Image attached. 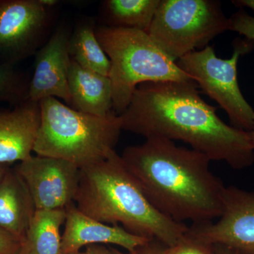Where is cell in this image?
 <instances>
[{
  "label": "cell",
  "mask_w": 254,
  "mask_h": 254,
  "mask_svg": "<svg viewBox=\"0 0 254 254\" xmlns=\"http://www.w3.org/2000/svg\"><path fill=\"white\" fill-rule=\"evenodd\" d=\"M40 0H0V58L11 64L33 53L48 21Z\"/></svg>",
  "instance_id": "30bf717a"
},
{
  "label": "cell",
  "mask_w": 254,
  "mask_h": 254,
  "mask_svg": "<svg viewBox=\"0 0 254 254\" xmlns=\"http://www.w3.org/2000/svg\"><path fill=\"white\" fill-rule=\"evenodd\" d=\"M14 170L27 186L36 210L65 209L74 202L80 175L74 164L36 155Z\"/></svg>",
  "instance_id": "9c48e42d"
},
{
  "label": "cell",
  "mask_w": 254,
  "mask_h": 254,
  "mask_svg": "<svg viewBox=\"0 0 254 254\" xmlns=\"http://www.w3.org/2000/svg\"><path fill=\"white\" fill-rule=\"evenodd\" d=\"M69 39L67 31L61 28L39 50L35 62L34 73L28 86L27 100L40 103L45 98H55L63 99L70 107Z\"/></svg>",
  "instance_id": "8fae6325"
},
{
  "label": "cell",
  "mask_w": 254,
  "mask_h": 254,
  "mask_svg": "<svg viewBox=\"0 0 254 254\" xmlns=\"http://www.w3.org/2000/svg\"><path fill=\"white\" fill-rule=\"evenodd\" d=\"M187 234L210 245H221L236 254H254V193L226 187L218 221L193 223Z\"/></svg>",
  "instance_id": "ba28073f"
},
{
  "label": "cell",
  "mask_w": 254,
  "mask_h": 254,
  "mask_svg": "<svg viewBox=\"0 0 254 254\" xmlns=\"http://www.w3.org/2000/svg\"><path fill=\"white\" fill-rule=\"evenodd\" d=\"M170 247L156 239H151L145 244L137 247L131 252L123 253L120 251L112 249L113 254H169Z\"/></svg>",
  "instance_id": "7402d4cb"
},
{
  "label": "cell",
  "mask_w": 254,
  "mask_h": 254,
  "mask_svg": "<svg viewBox=\"0 0 254 254\" xmlns=\"http://www.w3.org/2000/svg\"><path fill=\"white\" fill-rule=\"evenodd\" d=\"M230 20V31H235L254 41V17L247 14L244 9L232 15Z\"/></svg>",
  "instance_id": "44dd1931"
},
{
  "label": "cell",
  "mask_w": 254,
  "mask_h": 254,
  "mask_svg": "<svg viewBox=\"0 0 254 254\" xmlns=\"http://www.w3.org/2000/svg\"><path fill=\"white\" fill-rule=\"evenodd\" d=\"M74 203L95 220L118 225L127 232L169 247L176 246L188 227L160 213L145 195L139 184L115 150L105 160L80 169Z\"/></svg>",
  "instance_id": "3957f363"
},
{
  "label": "cell",
  "mask_w": 254,
  "mask_h": 254,
  "mask_svg": "<svg viewBox=\"0 0 254 254\" xmlns=\"http://www.w3.org/2000/svg\"><path fill=\"white\" fill-rule=\"evenodd\" d=\"M121 158L150 203L169 218L200 223L222 215L226 187L203 153L150 138L127 147Z\"/></svg>",
  "instance_id": "7a4b0ae2"
},
{
  "label": "cell",
  "mask_w": 254,
  "mask_h": 254,
  "mask_svg": "<svg viewBox=\"0 0 254 254\" xmlns=\"http://www.w3.org/2000/svg\"><path fill=\"white\" fill-rule=\"evenodd\" d=\"M254 41L235 43L230 59L215 55L213 47L191 52L176 62L205 94L226 112L232 127L250 132L254 125V110L242 95L237 80V63L241 55L250 52Z\"/></svg>",
  "instance_id": "52a82bcc"
},
{
  "label": "cell",
  "mask_w": 254,
  "mask_h": 254,
  "mask_svg": "<svg viewBox=\"0 0 254 254\" xmlns=\"http://www.w3.org/2000/svg\"><path fill=\"white\" fill-rule=\"evenodd\" d=\"M36 211L23 179L14 169H9L0 183V230L22 240Z\"/></svg>",
  "instance_id": "9a60e30c"
},
{
  "label": "cell",
  "mask_w": 254,
  "mask_h": 254,
  "mask_svg": "<svg viewBox=\"0 0 254 254\" xmlns=\"http://www.w3.org/2000/svg\"><path fill=\"white\" fill-rule=\"evenodd\" d=\"M71 107L81 113L105 118L113 113L108 76L82 67L71 58L68 76Z\"/></svg>",
  "instance_id": "5bb4252c"
},
{
  "label": "cell",
  "mask_w": 254,
  "mask_h": 254,
  "mask_svg": "<svg viewBox=\"0 0 254 254\" xmlns=\"http://www.w3.org/2000/svg\"><path fill=\"white\" fill-rule=\"evenodd\" d=\"M214 253L215 254H236L232 250H229L227 247L221 245H213Z\"/></svg>",
  "instance_id": "484cf974"
},
{
  "label": "cell",
  "mask_w": 254,
  "mask_h": 254,
  "mask_svg": "<svg viewBox=\"0 0 254 254\" xmlns=\"http://www.w3.org/2000/svg\"><path fill=\"white\" fill-rule=\"evenodd\" d=\"M40 125V103L27 100L14 110L0 111V165L31 158Z\"/></svg>",
  "instance_id": "4fadbf2b"
},
{
  "label": "cell",
  "mask_w": 254,
  "mask_h": 254,
  "mask_svg": "<svg viewBox=\"0 0 254 254\" xmlns=\"http://www.w3.org/2000/svg\"><path fill=\"white\" fill-rule=\"evenodd\" d=\"M42 4L46 7H50V6H54V5L58 4V1L56 0H40Z\"/></svg>",
  "instance_id": "4316f807"
},
{
  "label": "cell",
  "mask_w": 254,
  "mask_h": 254,
  "mask_svg": "<svg viewBox=\"0 0 254 254\" xmlns=\"http://www.w3.org/2000/svg\"><path fill=\"white\" fill-rule=\"evenodd\" d=\"M232 3L240 7H248L254 11V0H236Z\"/></svg>",
  "instance_id": "d4e9b609"
},
{
  "label": "cell",
  "mask_w": 254,
  "mask_h": 254,
  "mask_svg": "<svg viewBox=\"0 0 254 254\" xmlns=\"http://www.w3.org/2000/svg\"><path fill=\"white\" fill-rule=\"evenodd\" d=\"M64 230L62 235L61 254L79 252L82 247L95 245L120 246L131 252L148 239L136 236L120 225H110L95 220L80 211L74 202L66 208Z\"/></svg>",
  "instance_id": "7c38bea8"
},
{
  "label": "cell",
  "mask_w": 254,
  "mask_h": 254,
  "mask_svg": "<svg viewBox=\"0 0 254 254\" xmlns=\"http://www.w3.org/2000/svg\"><path fill=\"white\" fill-rule=\"evenodd\" d=\"M161 0H108L105 9L110 27L148 33Z\"/></svg>",
  "instance_id": "e0dca14e"
},
{
  "label": "cell",
  "mask_w": 254,
  "mask_h": 254,
  "mask_svg": "<svg viewBox=\"0 0 254 254\" xmlns=\"http://www.w3.org/2000/svg\"><path fill=\"white\" fill-rule=\"evenodd\" d=\"M9 169V168H7V166H6V165H0V183L2 181L5 174H6Z\"/></svg>",
  "instance_id": "83f0119b"
},
{
  "label": "cell",
  "mask_w": 254,
  "mask_h": 254,
  "mask_svg": "<svg viewBox=\"0 0 254 254\" xmlns=\"http://www.w3.org/2000/svg\"><path fill=\"white\" fill-rule=\"evenodd\" d=\"M21 240L0 230V254H19Z\"/></svg>",
  "instance_id": "603a6c76"
},
{
  "label": "cell",
  "mask_w": 254,
  "mask_h": 254,
  "mask_svg": "<svg viewBox=\"0 0 254 254\" xmlns=\"http://www.w3.org/2000/svg\"><path fill=\"white\" fill-rule=\"evenodd\" d=\"M195 82H147L140 84L123 114L122 130L146 138L182 141L211 160L235 170L250 168L254 149L249 132L224 123L216 108L200 97Z\"/></svg>",
  "instance_id": "6da1fadb"
},
{
  "label": "cell",
  "mask_w": 254,
  "mask_h": 254,
  "mask_svg": "<svg viewBox=\"0 0 254 254\" xmlns=\"http://www.w3.org/2000/svg\"><path fill=\"white\" fill-rule=\"evenodd\" d=\"M28 88L13 64H0V102L21 104L27 100Z\"/></svg>",
  "instance_id": "d6986e66"
},
{
  "label": "cell",
  "mask_w": 254,
  "mask_h": 254,
  "mask_svg": "<svg viewBox=\"0 0 254 254\" xmlns=\"http://www.w3.org/2000/svg\"><path fill=\"white\" fill-rule=\"evenodd\" d=\"M65 209L36 210L22 240L19 254H62L60 229Z\"/></svg>",
  "instance_id": "2e32d148"
},
{
  "label": "cell",
  "mask_w": 254,
  "mask_h": 254,
  "mask_svg": "<svg viewBox=\"0 0 254 254\" xmlns=\"http://www.w3.org/2000/svg\"><path fill=\"white\" fill-rule=\"evenodd\" d=\"M71 254H83V252H77V253Z\"/></svg>",
  "instance_id": "f546056e"
},
{
  "label": "cell",
  "mask_w": 254,
  "mask_h": 254,
  "mask_svg": "<svg viewBox=\"0 0 254 254\" xmlns=\"http://www.w3.org/2000/svg\"><path fill=\"white\" fill-rule=\"evenodd\" d=\"M230 28L220 1L161 0L147 33L176 63Z\"/></svg>",
  "instance_id": "8992f818"
},
{
  "label": "cell",
  "mask_w": 254,
  "mask_h": 254,
  "mask_svg": "<svg viewBox=\"0 0 254 254\" xmlns=\"http://www.w3.org/2000/svg\"><path fill=\"white\" fill-rule=\"evenodd\" d=\"M95 31L111 65L113 110L117 115L126 110L137 87L142 83L194 81L145 32L110 26H102Z\"/></svg>",
  "instance_id": "5b68a950"
},
{
  "label": "cell",
  "mask_w": 254,
  "mask_h": 254,
  "mask_svg": "<svg viewBox=\"0 0 254 254\" xmlns=\"http://www.w3.org/2000/svg\"><path fill=\"white\" fill-rule=\"evenodd\" d=\"M41 125L33 152L63 159L81 169L108 157L120 139V118L115 112L105 118L78 112L55 98L40 101Z\"/></svg>",
  "instance_id": "277c9868"
},
{
  "label": "cell",
  "mask_w": 254,
  "mask_h": 254,
  "mask_svg": "<svg viewBox=\"0 0 254 254\" xmlns=\"http://www.w3.org/2000/svg\"><path fill=\"white\" fill-rule=\"evenodd\" d=\"M249 135H250L251 143H252V147L254 149V125L253 129L252 131L249 132Z\"/></svg>",
  "instance_id": "f1b7e54d"
},
{
  "label": "cell",
  "mask_w": 254,
  "mask_h": 254,
  "mask_svg": "<svg viewBox=\"0 0 254 254\" xmlns=\"http://www.w3.org/2000/svg\"><path fill=\"white\" fill-rule=\"evenodd\" d=\"M69 55L82 67L109 77L110 62L100 46L91 24H83L69 39Z\"/></svg>",
  "instance_id": "ac0fdd59"
},
{
  "label": "cell",
  "mask_w": 254,
  "mask_h": 254,
  "mask_svg": "<svg viewBox=\"0 0 254 254\" xmlns=\"http://www.w3.org/2000/svg\"><path fill=\"white\" fill-rule=\"evenodd\" d=\"M83 254H113V252L104 245H95L87 246Z\"/></svg>",
  "instance_id": "cb8c5ba5"
},
{
  "label": "cell",
  "mask_w": 254,
  "mask_h": 254,
  "mask_svg": "<svg viewBox=\"0 0 254 254\" xmlns=\"http://www.w3.org/2000/svg\"><path fill=\"white\" fill-rule=\"evenodd\" d=\"M169 254H215L213 245L195 240L186 234L176 246L170 247Z\"/></svg>",
  "instance_id": "ffe728a7"
}]
</instances>
